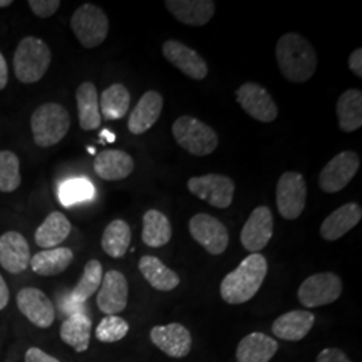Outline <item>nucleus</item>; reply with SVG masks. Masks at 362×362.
Masks as SVG:
<instances>
[{
  "label": "nucleus",
  "instance_id": "nucleus-2",
  "mask_svg": "<svg viewBox=\"0 0 362 362\" xmlns=\"http://www.w3.org/2000/svg\"><path fill=\"white\" fill-rule=\"evenodd\" d=\"M269 272L262 254H250L233 272H228L221 285V298L230 305H240L257 296Z\"/></svg>",
  "mask_w": 362,
  "mask_h": 362
},
{
  "label": "nucleus",
  "instance_id": "nucleus-11",
  "mask_svg": "<svg viewBox=\"0 0 362 362\" xmlns=\"http://www.w3.org/2000/svg\"><path fill=\"white\" fill-rule=\"evenodd\" d=\"M189 233L211 255H220L228 247L230 236L227 227L208 214H197L189 220Z\"/></svg>",
  "mask_w": 362,
  "mask_h": 362
},
{
  "label": "nucleus",
  "instance_id": "nucleus-21",
  "mask_svg": "<svg viewBox=\"0 0 362 362\" xmlns=\"http://www.w3.org/2000/svg\"><path fill=\"white\" fill-rule=\"evenodd\" d=\"M134 170L133 157L118 149H106L94 158V172L106 181L124 180Z\"/></svg>",
  "mask_w": 362,
  "mask_h": 362
},
{
  "label": "nucleus",
  "instance_id": "nucleus-37",
  "mask_svg": "<svg viewBox=\"0 0 362 362\" xmlns=\"http://www.w3.org/2000/svg\"><path fill=\"white\" fill-rule=\"evenodd\" d=\"M129 332V324L117 315H106L95 329V337L101 342L121 341Z\"/></svg>",
  "mask_w": 362,
  "mask_h": 362
},
{
  "label": "nucleus",
  "instance_id": "nucleus-36",
  "mask_svg": "<svg viewBox=\"0 0 362 362\" xmlns=\"http://www.w3.org/2000/svg\"><path fill=\"white\" fill-rule=\"evenodd\" d=\"M59 202L62 206L70 207L81 202L90 200L94 196V188L90 181L85 179H73L67 180L59 188Z\"/></svg>",
  "mask_w": 362,
  "mask_h": 362
},
{
  "label": "nucleus",
  "instance_id": "nucleus-45",
  "mask_svg": "<svg viewBox=\"0 0 362 362\" xmlns=\"http://www.w3.org/2000/svg\"><path fill=\"white\" fill-rule=\"evenodd\" d=\"M13 1L11 0H0V8H4V7H8L11 6Z\"/></svg>",
  "mask_w": 362,
  "mask_h": 362
},
{
  "label": "nucleus",
  "instance_id": "nucleus-42",
  "mask_svg": "<svg viewBox=\"0 0 362 362\" xmlns=\"http://www.w3.org/2000/svg\"><path fill=\"white\" fill-rule=\"evenodd\" d=\"M8 300H10L8 286L6 284L4 278L0 275V311L6 309V306L8 305Z\"/></svg>",
  "mask_w": 362,
  "mask_h": 362
},
{
  "label": "nucleus",
  "instance_id": "nucleus-14",
  "mask_svg": "<svg viewBox=\"0 0 362 362\" xmlns=\"http://www.w3.org/2000/svg\"><path fill=\"white\" fill-rule=\"evenodd\" d=\"M163 55L170 65L179 69L184 76L202 81L208 76L207 62L199 52L179 40L169 39L163 45Z\"/></svg>",
  "mask_w": 362,
  "mask_h": 362
},
{
  "label": "nucleus",
  "instance_id": "nucleus-9",
  "mask_svg": "<svg viewBox=\"0 0 362 362\" xmlns=\"http://www.w3.org/2000/svg\"><path fill=\"white\" fill-rule=\"evenodd\" d=\"M188 189L196 197L207 202L209 206L226 209L233 204L235 182L227 176L209 173L191 177L188 180Z\"/></svg>",
  "mask_w": 362,
  "mask_h": 362
},
{
  "label": "nucleus",
  "instance_id": "nucleus-23",
  "mask_svg": "<svg viewBox=\"0 0 362 362\" xmlns=\"http://www.w3.org/2000/svg\"><path fill=\"white\" fill-rule=\"evenodd\" d=\"M315 315L306 310H293L278 317L272 324L274 336L285 341H300L310 333Z\"/></svg>",
  "mask_w": 362,
  "mask_h": 362
},
{
  "label": "nucleus",
  "instance_id": "nucleus-13",
  "mask_svg": "<svg viewBox=\"0 0 362 362\" xmlns=\"http://www.w3.org/2000/svg\"><path fill=\"white\" fill-rule=\"evenodd\" d=\"M19 311L33 325L47 329L54 324L55 310L50 298L35 287H25L16 296Z\"/></svg>",
  "mask_w": 362,
  "mask_h": 362
},
{
  "label": "nucleus",
  "instance_id": "nucleus-19",
  "mask_svg": "<svg viewBox=\"0 0 362 362\" xmlns=\"http://www.w3.org/2000/svg\"><path fill=\"white\" fill-rule=\"evenodd\" d=\"M164 4L176 21L192 27L206 26L216 10L212 0H167Z\"/></svg>",
  "mask_w": 362,
  "mask_h": 362
},
{
  "label": "nucleus",
  "instance_id": "nucleus-10",
  "mask_svg": "<svg viewBox=\"0 0 362 362\" xmlns=\"http://www.w3.org/2000/svg\"><path fill=\"white\" fill-rule=\"evenodd\" d=\"M360 169V157L356 152L345 151L334 156L320 173V187L326 194H336L357 175Z\"/></svg>",
  "mask_w": 362,
  "mask_h": 362
},
{
  "label": "nucleus",
  "instance_id": "nucleus-26",
  "mask_svg": "<svg viewBox=\"0 0 362 362\" xmlns=\"http://www.w3.org/2000/svg\"><path fill=\"white\" fill-rule=\"evenodd\" d=\"M74 259V254L67 247H55L37 252L31 260L30 266L33 272L40 276H55L67 270Z\"/></svg>",
  "mask_w": 362,
  "mask_h": 362
},
{
  "label": "nucleus",
  "instance_id": "nucleus-4",
  "mask_svg": "<svg viewBox=\"0 0 362 362\" xmlns=\"http://www.w3.org/2000/svg\"><path fill=\"white\" fill-rule=\"evenodd\" d=\"M70 115L62 105L57 103L40 105L31 116L34 143L42 148H49L62 141L70 129Z\"/></svg>",
  "mask_w": 362,
  "mask_h": 362
},
{
  "label": "nucleus",
  "instance_id": "nucleus-35",
  "mask_svg": "<svg viewBox=\"0 0 362 362\" xmlns=\"http://www.w3.org/2000/svg\"><path fill=\"white\" fill-rule=\"evenodd\" d=\"M22 182L19 157L11 151H0V192L11 194Z\"/></svg>",
  "mask_w": 362,
  "mask_h": 362
},
{
  "label": "nucleus",
  "instance_id": "nucleus-31",
  "mask_svg": "<svg viewBox=\"0 0 362 362\" xmlns=\"http://www.w3.org/2000/svg\"><path fill=\"white\" fill-rule=\"evenodd\" d=\"M141 238L146 246L153 248L168 245L172 238V226L168 218L157 209L146 211L143 218Z\"/></svg>",
  "mask_w": 362,
  "mask_h": 362
},
{
  "label": "nucleus",
  "instance_id": "nucleus-3",
  "mask_svg": "<svg viewBox=\"0 0 362 362\" xmlns=\"http://www.w3.org/2000/svg\"><path fill=\"white\" fill-rule=\"evenodd\" d=\"M52 55L50 47L37 37L22 39L13 54V71L22 83H37L47 73Z\"/></svg>",
  "mask_w": 362,
  "mask_h": 362
},
{
  "label": "nucleus",
  "instance_id": "nucleus-22",
  "mask_svg": "<svg viewBox=\"0 0 362 362\" xmlns=\"http://www.w3.org/2000/svg\"><path fill=\"white\" fill-rule=\"evenodd\" d=\"M362 218V209L357 203H348L332 212L321 226V236L327 242H336L353 230Z\"/></svg>",
  "mask_w": 362,
  "mask_h": 362
},
{
  "label": "nucleus",
  "instance_id": "nucleus-7",
  "mask_svg": "<svg viewBox=\"0 0 362 362\" xmlns=\"http://www.w3.org/2000/svg\"><path fill=\"white\" fill-rule=\"evenodd\" d=\"M342 294V281L333 272L310 275L299 286L298 299L305 308H321L336 302Z\"/></svg>",
  "mask_w": 362,
  "mask_h": 362
},
{
  "label": "nucleus",
  "instance_id": "nucleus-43",
  "mask_svg": "<svg viewBox=\"0 0 362 362\" xmlns=\"http://www.w3.org/2000/svg\"><path fill=\"white\" fill-rule=\"evenodd\" d=\"M8 82V65L4 55L0 52V90L7 86Z\"/></svg>",
  "mask_w": 362,
  "mask_h": 362
},
{
  "label": "nucleus",
  "instance_id": "nucleus-30",
  "mask_svg": "<svg viewBox=\"0 0 362 362\" xmlns=\"http://www.w3.org/2000/svg\"><path fill=\"white\" fill-rule=\"evenodd\" d=\"M338 125L342 132L351 133L362 127V93L360 89L344 91L336 106Z\"/></svg>",
  "mask_w": 362,
  "mask_h": 362
},
{
  "label": "nucleus",
  "instance_id": "nucleus-28",
  "mask_svg": "<svg viewBox=\"0 0 362 362\" xmlns=\"http://www.w3.org/2000/svg\"><path fill=\"white\" fill-rule=\"evenodd\" d=\"M91 320L83 313L70 314L61 326L59 334L62 341L77 353H83L90 344Z\"/></svg>",
  "mask_w": 362,
  "mask_h": 362
},
{
  "label": "nucleus",
  "instance_id": "nucleus-5",
  "mask_svg": "<svg viewBox=\"0 0 362 362\" xmlns=\"http://www.w3.org/2000/svg\"><path fill=\"white\" fill-rule=\"evenodd\" d=\"M172 134L182 149L197 157L211 155L219 144L215 130L191 116L179 117L172 125Z\"/></svg>",
  "mask_w": 362,
  "mask_h": 362
},
{
  "label": "nucleus",
  "instance_id": "nucleus-1",
  "mask_svg": "<svg viewBox=\"0 0 362 362\" xmlns=\"http://www.w3.org/2000/svg\"><path fill=\"white\" fill-rule=\"evenodd\" d=\"M275 55L281 74L291 83L308 82L317 70L315 49L297 33H288L279 38Z\"/></svg>",
  "mask_w": 362,
  "mask_h": 362
},
{
  "label": "nucleus",
  "instance_id": "nucleus-8",
  "mask_svg": "<svg viewBox=\"0 0 362 362\" xmlns=\"http://www.w3.org/2000/svg\"><path fill=\"white\" fill-rule=\"evenodd\" d=\"M308 187L303 175L285 172L276 185V207L286 220H296L306 206Z\"/></svg>",
  "mask_w": 362,
  "mask_h": 362
},
{
  "label": "nucleus",
  "instance_id": "nucleus-33",
  "mask_svg": "<svg viewBox=\"0 0 362 362\" xmlns=\"http://www.w3.org/2000/svg\"><path fill=\"white\" fill-rule=\"evenodd\" d=\"M132 242L130 226L125 220H113L105 228L101 245L110 258H124Z\"/></svg>",
  "mask_w": 362,
  "mask_h": 362
},
{
  "label": "nucleus",
  "instance_id": "nucleus-29",
  "mask_svg": "<svg viewBox=\"0 0 362 362\" xmlns=\"http://www.w3.org/2000/svg\"><path fill=\"white\" fill-rule=\"evenodd\" d=\"M139 270L146 282L158 291H172L180 284L179 275L152 255H145L140 259Z\"/></svg>",
  "mask_w": 362,
  "mask_h": 362
},
{
  "label": "nucleus",
  "instance_id": "nucleus-6",
  "mask_svg": "<svg viewBox=\"0 0 362 362\" xmlns=\"http://www.w3.org/2000/svg\"><path fill=\"white\" fill-rule=\"evenodd\" d=\"M71 30L85 49H95L109 34V19L98 6L85 3L78 7L70 21Z\"/></svg>",
  "mask_w": 362,
  "mask_h": 362
},
{
  "label": "nucleus",
  "instance_id": "nucleus-15",
  "mask_svg": "<svg viewBox=\"0 0 362 362\" xmlns=\"http://www.w3.org/2000/svg\"><path fill=\"white\" fill-rule=\"evenodd\" d=\"M274 219L272 209L266 206L257 207L247 219L240 233V242L248 252L258 254L272 240Z\"/></svg>",
  "mask_w": 362,
  "mask_h": 362
},
{
  "label": "nucleus",
  "instance_id": "nucleus-34",
  "mask_svg": "<svg viewBox=\"0 0 362 362\" xmlns=\"http://www.w3.org/2000/svg\"><path fill=\"white\" fill-rule=\"evenodd\" d=\"M103 278H104V272L100 260L97 259L89 260L85 264L82 278L79 279L77 286L70 294L71 300L77 305H83L94 293H97V290L103 284Z\"/></svg>",
  "mask_w": 362,
  "mask_h": 362
},
{
  "label": "nucleus",
  "instance_id": "nucleus-17",
  "mask_svg": "<svg viewBox=\"0 0 362 362\" xmlns=\"http://www.w3.org/2000/svg\"><path fill=\"white\" fill-rule=\"evenodd\" d=\"M151 341L158 349L173 358L188 356L192 348L191 333L180 324L155 326L151 330Z\"/></svg>",
  "mask_w": 362,
  "mask_h": 362
},
{
  "label": "nucleus",
  "instance_id": "nucleus-12",
  "mask_svg": "<svg viewBox=\"0 0 362 362\" xmlns=\"http://www.w3.org/2000/svg\"><path fill=\"white\" fill-rule=\"evenodd\" d=\"M236 101L247 115L254 119L269 124L278 117V106L270 93L255 82H246L238 90Z\"/></svg>",
  "mask_w": 362,
  "mask_h": 362
},
{
  "label": "nucleus",
  "instance_id": "nucleus-39",
  "mask_svg": "<svg viewBox=\"0 0 362 362\" xmlns=\"http://www.w3.org/2000/svg\"><path fill=\"white\" fill-rule=\"evenodd\" d=\"M317 362H351L342 350L337 348L324 349L317 357Z\"/></svg>",
  "mask_w": 362,
  "mask_h": 362
},
{
  "label": "nucleus",
  "instance_id": "nucleus-44",
  "mask_svg": "<svg viewBox=\"0 0 362 362\" xmlns=\"http://www.w3.org/2000/svg\"><path fill=\"white\" fill-rule=\"evenodd\" d=\"M101 137H106L109 141H113V140H115V136H113V133H110V132H107V130H104V132H103Z\"/></svg>",
  "mask_w": 362,
  "mask_h": 362
},
{
  "label": "nucleus",
  "instance_id": "nucleus-40",
  "mask_svg": "<svg viewBox=\"0 0 362 362\" xmlns=\"http://www.w3.org/2000/svg\"><path fill=\"white\" fill-rule=\"evenodd\" d=\"M26 362H61L39 348H30L25 356Z\"/></svg>",
  "mask_w": 362,
  "mask_h": 362
},
{
  "label": "nucleus",
  "instance_id": "nucleus-25",
  "mask_svg": "<svg viewBox=\"0 0 362 362\" xmlns=\"http://www.w3.org/2000/svg\"><path fill=\"white\" fill-rule=\"evenodd\" d=\"M278 342L264 333H251L245 337L236 349L238 362H269L272 361L276 350Z\"/></svg>",
  "mask_w": 362,
  "mask_h": 362
},
{
  "label": "nucleus",
  "instance_id": "nucleus-32",
  "mask_svg": "<svg viewBox=\"0 0 362 362\" xmlns=\"http://www.w3.org/2000/svg\"><path fill=\"white\" fill-rule=\"evenodd\" d=\"M129 106V90L122 83H113L101 94L100 112L106 121H115L127 116Z\"/></svg>",
  "mask_w": 362,
  "mask_h": 362
},
{
  "label": "nucleus",
  "instance_id": "nucleus-20",
  "mask_svg": "<svg viewBox=\"0 0 362 362\" xmlns=\"http://www.w3.org/2000/svg\"><path fill=\"white\" fill-rule=\"evenodd\" d=\"M164 106L163 95L156 90L146 91L130 113L128 129L132 134H144L161 116Z\"/></svg>",
  "mask_w": 362,
  "mask_h": 362
},
{
  "label": "nucleus",
  "instance_id": "nucleus-16",
  "mask_svg": "<svg viewBox=\"0 0 362 362\" xmlns=\"http://www.w3.org/2000/svg\"><path fill=\"white\" fill-rule=\"evenodd\" d=\"M129 297V285L122 272L112 270L103 278L97 296V306L106 315H117L125 310Z\"/></svg>",
  "mask_w": 362,
  "mask_h": 362
},
{
  "label": "nucleus",
  "instance_id": "nucleus-18",
  "mask_svg": "<svg viewBox=\"0 0 362 362\" xmlns=\"http://www.w3.org/2000/svg\"><path fill=\"white\" fill-rule=\"evenodd\" d=\"M31 254L26 238L16 231H8L0 236V266L10 274L26 272Z\"/></svg>",
  "mask_w": 362,
  "mask_h": 362
},
{
  "label": "nucleus",
  "instance_id": "nucleus-27",
  "mask_svg": "<svg viewBox=\"0 0 362 362\" xmlns=\"http://www.w3.org/2000/svg\"><path fill=\"white\" fill-rule=\"evenodd\" d=\"M71 231V223L62 212L54 211L35 231V243L43 250H50L65 242Z\"/></svg>",
  "mask_w": 362,
  "mask_h": 362
},
{
  "label": "nucleus",
  "instance_id": "nucleus-38",
  "mask_svg": "<svg viewBox=\"0 0 362 362\" xmlns=\"http://www.w3.org/2000/svg\"><path fill=\"white\" fill-rule=\"evenodd\" d=\"M28 7L39 18H50L58 11L61 1L59 0H30Z\"/></svg>",
  "mask_w": 362,
  "mask_h": 362
},
{
  "label": "nucleus",
  "instance_id": "nucleus-41",
  "mask_svg": "<svg viewBox=\"0 0 362 362\" xmlns=\"http://www.w3.org/2000/svg\"><path fill=\"white\" fill-rule=\"evenodd\" d=\"M349 67L356 77H362V49H356L350 54Z\"/></svg>",
  "mask_w": 362,
  "mask_h": 362
},
{
  "label": "nucleus",
  "instance_id": "nucleus-24",
  "mask_svg": "<svg viewBox=\"0 0 362 362\" xmlns=\"http://www.w3.org/2000/svg\"><path fill=\"white\" fill-rule=\"evenodd\" d=\"M76 100L81 129L89 132L100 128L103 117L100 112V98L95 85L89 81L81 83L76 91Z\"/></svg>",
  "mask_w": 362,
  "mask_h": 362
}]
</instances>
